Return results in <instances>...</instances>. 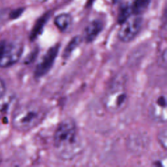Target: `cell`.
Wrapping results in <instances>:
<instances>
[{
  "mask_svg": "<svg viewBox=\"0 0 167 167\" xmlns=\"http://www.w3.org/2000/svg\"><path fill=\"white\" fill-rule=\"evenodd\" d=\"M54 146L62 159L72 158L78 152V130L73 120L66 118L58 124L54 134Z\"/></svg>",
  "mask_w": 167,
  "mask_h": 167,
  "instance_id": "1",
  "label": "cell"
},
{
  "mask_svg": "<svg viewBox=\"0 0 167 167\" xmlns=\"http://www.w3.org/2000/svg\"><path fill=\"white\" fill-rule=\"evenodd\" d=\"M46 116V109L40 104L30 102L15 110L12 117V125L18 131H29L41 123Z\"/></svg>",
  "mask_w": 167,
  "mask_h": 167,
  "instance_id": "2",
  "label": "cell"
},
{
  "mask_svg": "<svg viewBox=\"0 0 167 167\" xmlns=\"http://www.w3.org/2000/svg\"><path fill=\"white\" fill-rule=\"evenodd\" d=\"M104 106L110 113H118L125 108L128 101V95L124 84L115 81L112 83L104 97Z\"/></svg>",
  "mask_w": 167,
  "mask_h": 167,
  "instance_id": "3",
  "label": "cell"
},
{
  "mask_svg": "<svg viewBox=\"0 0 167 167\" xmlns=\"http://www.w3.org/2000/svg\"><path fill=\"white\" fill-rule=\"evenodd\" d=\"M0 54V67L7 68L16 64L19 61L23 52L22 44L18 41L2 43Z\"/></svg>",
  "mask_w": 167,
  "mask_h": 167,
  "instance_id": "4",
  "label": "cell"
},
{
  "mask_svg": "<svg viewBox=\"0 0 167 167\" xmlns=\"http://www.w3.org/2000/svg\"><path fill=\"white\" fill-rule=\"evenodd\" d=\"M143 24V19L141 16L132 15L125 20L120 26L118 31V38L124 43L133 40L140 33Z\"/></svg>",
  "mask_w": 167,
  "mask_h": 167,
  "instance_id": "5",
  "label": "cell"
},
{
  "mask_svg": "<svg viewBox=\"0 0 167 167\" xmlns=\"http://www.w3.org/2000/svg\"><path fill=\"white\" fill-rule=\"evenodd\" d=\"M60 48V44H56L50 48L40 59L34 71L36 78L43 77L52 67Z\"/></svg>",
  "mask_w": 167,
  "mask_h": 167,
  "instance_id": "6",
  "label": "cell"
},
{
  "mask_svg": "<svg viewBox=\"0 0 167 167\" xmlns=\"http://www.w3.org/2000/svg\"><path fill=\"white\" fill-rule=\"evenodd\" d=\"M151 118L158 123L166 121V97L165 95H160L153 101L149 108Z\"/></svg>",
  "mask_w": 167,
  "mask_h": 167,
  "instance_id": "7",
  "label": "cell"
},
{
  "mask_svg": "<svg viewBox=\"0 0 167 167\" xmlns=\"http://www.w3.org/2000/svg\"><path fill=\"white\" fill-rule=\"evenodd\" d=\"M103 28L104 24L101 20L96 19L90 22L84 30V39L85 42L92 43L101 33Z\"/></svg>",
  "mask_w": 167,
  "mask_h": 167,
  "instance_id": "8",
  "label": "cell"
},
{
  "mask_svg": "<svg viewBox=\"0 0 167 167\" xmlns=\"http://www.w3.org/2000/svg\"><path fill=\"white\" fill-rule=\"evenodd\" d=\"M73 23V17L68 13H61L54 19V24L63 33L70 31Z\"/></svg>",
  "mask_w": 167,
  "mask_h": 167,
  "instance_id": "9",
  "label": "cell"
},
{
  "mask_svg": "<svg viewBox=\"0 0 167 167\" xmlns=\"http://www.w3.org/2000/svg\"><path fill=\"white\" fill-rule=\"evenodd\" d=\"M52 12L51 11H48L45 12L43 15L40 16L39 19L36 21L33 28L31 31L30 38L31 40H34L38 37V36L41 34L42 31L44 28L45 25L50 20L51 17Z\"/></svg>",
  "mask_w": 167,
  "mask_h": 167,
  "instance_id": "10",
  "label": "cell"
},
{
  "mask_svg": "<svg viewBox=\"0 0 167 167\" xmlns=\"http://www.w3.org/2000/svg\"><path fill=\"white\" fill-rule=\"evenodd\" d=\"M15 101V97L12 93H7L6 92L0 97V118L9 111Z\"/></svg>",
  "mask_w": 167,
  "mask_h": 167,
  "instance_id": "11",
  "label": "cell"
},
{
  "mask_svg": "<svg viewBox=\"0 0 167 167\" xmlns=\"http://www.w3.org/2000/svg\"><path fill=\"white\" fill-rule=\"evenodd\" d=\"M151 0H133L130 5L133 15L141 16L150 7Z\"/></svg>",
  "mask_w": 167,
  "mask_h": 167,
  "instance_id": "12",
  "label": "cell"
},
{
  "mask_svg": "<svg viewBox=\"0 0 167 167\" xmlns=\"http://www.w3.org/2000/svg\"><path fill=\"white\" fill-rule=\"evenodd\" d=\"M82 38L80 36L78 35L75 36V37L72 39L65 47L64 52H63L62 54V57L64 59H68L71 56L72 53L75 50L76 48L82 43Z\"/></svg>",
  "mask_w": 167,
  "mask_h": 167,
  "instance_id": "13",
  "label": "cell"
},
{
  "mask_svg": "<svg viewBox=\"0 0 167 167\" xmlns=\"http://www.w3.org/2000/svg\"><path fill=\"white\" fill-rule=\"evenodd\" d=\"M133 15L131 7L128 3L121 4L119 8L118 15V22L119 24H121L127 20L129 18Z\"/></svg>",
  "mask_w": 167,
  "mask_h": 167,
  "instance_id": "14",
  "label": "cell"
},
{
  "mask_svg": "<svg viewBox=\"0 0 167 167\" xmlns=\"http://www.w3.org/2000/svg\"><path fill=\"white\" fill-rule=\"evenodd\" d=\"M157 140L159 141L161 146L165 150L166 149V142H167V133L166 129H162L157 135Z\"/></svg>",
  "mask_w": 167,
  "mask_h": 167,
  "instance_id": "15",
  "label": "cell"
},
{
  "mask_svg": "<svg viewBox=\"0 0 167 167\" xmlns=\"http://www.w3.org/2000/svg\"><path fill=\"white\" fill-rule=\"evenodd\" d=\"M24 10L25 9L24 7H19L15 9L12 10L10 12H9V18L12 20L16 19L22 15V13L24 12Z\"/></svg>",
  "mask_w": 167,
  "mask_h": 167,
  "instance_id": "16",
  "label": "cell"
},
{
  "mask_svg": "<svg viewBox=\"0 0 167 167\" xmlns=\"http://www.w3.org/2000/svg\"><path fill=\"white\" fill-rule=\"evenodd\" d=\"M8 13L6 10L0 9V28L5 24L7 16L9 17Z\"/></svg>",
  "mask_w": 167,
  "mask_h": 167,
  "instance_id": "17",
  "label": "cell"
},
{
  "mask_svg": "<svg viewBox=\"0 0 167 167\" xmlns=\"http://www.w3.org/2000/svg\"><path fill=\"white\" fill-rule=\"evenodd\" d=\"M7 92L6 85L4 81L0 78V97L3 96Z\"/></svg>",
  "mask_w": 167,
  "mask_h": 167,
  "instance_id": "18",
  "label": "cell"
},
{
  "mask_svg": "<svg viewBox=\"0 0 167 167\" xmlns=\"http://www.w3.org/2000/svg\"><path fill=\"white\" fill-rule=\"evenodd\" d=\"M95 0H88V2H87V3H86V5L87 6H90V5H92L93 3L94 2Z\"/></svg>",
  "mask_w": 167,
  "mask_h": 167,
  "instance_id": "19",
  "label": "cell"
}]
</instances>
